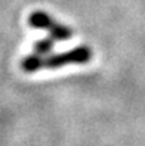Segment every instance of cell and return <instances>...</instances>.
Wrapping results in <instances>:
<instances>
[{
	"mask_svg": "<svg viewBox=\"0 0 145 146\" xmlns=\"http://www.w3.org/2000/svg\"><path fill=\"white\" fill-rule=\"evenodd\" d=\"M93 53L88 46H77L71 50L61 53H52L46 56L28 55L21 62V68L25 72H34L39 70H58L70 64H88L92 59Z\"/></svg>",
	"mask_w": 145,
	"mask_h": 146,
	"instance_id": "cell-1",
	"label": "cell"
},
{
	"mask_svg": "<svg viewBox=\"0 0 145 146\" xmlns=\"http://www.w3.org/2000/svg\"><path fill=\"white\" fill-rule=\"evenodd\" d=\"M28 24L34 28H40V30H46L49 31V37L39 40L34 46V53L36 56H46L50 53L53 44L56 41H62V40H70L73 37V30L70 27L59 24L52 19V16L46 12L36 11L30 15Z\"/></svg>",
	"mask_w": 145,
	"mask_h": 146,
	"instance_id": "cell-2",
	"label": "cell"
}]
</instances>
